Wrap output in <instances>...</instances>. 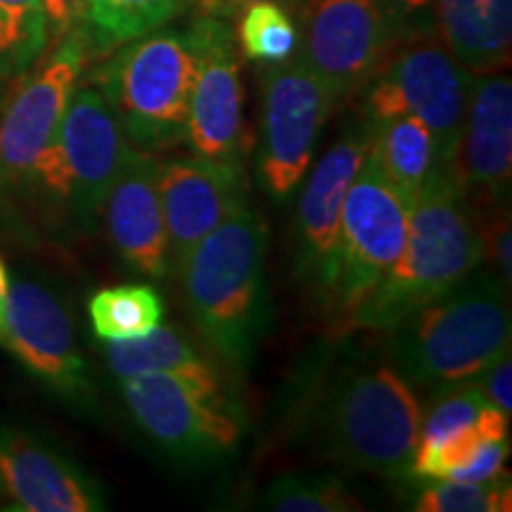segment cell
<instances>
[{
    "label": "cell",
    "mask_w": 512,
    "mask_h": 512,
    "mask_svg": "<svg viewBox=\"0 0 512 512\" xmlns=\"http://www.w3.org/2000/svg\"><path fill=\"white\" fill-rule=\"evenodd\" d=\"M368 147V121H351L302 181L294 219V278L320 306L328 299L335 273L344 197Z\"/></svg>",
    "instance_id": "7c38bea8"
},
{
    "label": "cell",
    "mask_w": 512,
    "mask_h": 512,
    "mask_svg": "<svg viewBox=\"0 0 512 512\" xmlns=\"http://www.w3.org/2000/svg\"><path fill=\"white\" fill-rule=\"evenodd\" d=\"M266 249V223L245 204L204 235L178 268L204 342L240 373L252 366L271 323Z\"/></svg>",
    "instance_id": "7a4b0ae2"
},
{
    "label": "cell",
    "mask_w": 512,
    "mask_h": 512,
    "mask_svg": "<svg viewBox=\"0 0 512 512\" xmlns=\"http://www.w3.org/2000/svg\"><path fill=\"white\" fill-rule=\"evenodd\" d=\"M157 190L169 238V264L176 273L204 235L247 204L242 162L209 159L195 152L157 162Z\"/></svg>",
    "instance_id": "2e32d148"
},
{
    "label": "cell",
    "mask_w": 512,
    "mask_h": 512,
    "mask_svg": "<svg viewBox=\"0 0 512 512\" xmlns=\"http://www.w3.org/2000/svg\"><path fill=\"white\" fill-rule=\"evenodd\" d=\"M510 418L494 406H486L475 422L460 427L430 453L413 458V479H446L453 470L470 463L486 441L508 439Z\"/></svg>",
    "instance_id": "4316f807"
},
{
    "label": "cell",
    "mask_w": 512,
    "mask_h": 512,
    "mask_svg": "<svg viewBox=\"0 0 512 512\" xmlns=\"http://www.w3.org/2000/svg\"><path fill=\"white\" fill-rule=\"evenodd\" d=\"M368 133V150L380 164L382 174L413 204L441 164L432 131L413 114H396L368 121Z\"/></svg>",
    "instance_id": "7402d4cb"
},
{
    "label": "cell",
    "mask_w": 512,
    "mask_h": 512,
    "mask_svg": "<svg viewBox=\"0 0 512 512\" xmlns=\"http://www.w3.org/2000/svg\"><path fill=\"white\" fill-rule=\"evenodd\" d=\"M456 166L465 190H475L496 207L508 200L512 178V83L508 76L486 72L472 81Z\"/></svg>",
    "instance_id": "d6986e66"
},
{
    "label": "cell",
    "mask_w": 512,
    "mask_h": 512,
    "mask_svg": "<svg viewBox=\"0 0 512 512\" xmlns=\"http://www.w3.org/2000/svg\"><path fill=\"white\" fill-rule=\"evenodd\" d=\"M299 55L342 105L401 38L380 0H297Z\"/></svg>",
    "instance_id": "30bf717a"
},
{
    "label": "cell",
    "mask_w": 512,
    "mask_h": 512,
    "mask_svg": "<svg viewBox=\"0 0 512 512\" xmlns=\"http://www.w3.org/2000/svg\"><path fill=\"white\" fill-rule=\"evenodd\" d=\"M408 219L411 202L389 183L368 150L344 197L335 273L323 304L332 337H342L349 318L401 256Z\"/></svg>",
    "instance_id": "52a82bcc"
},
{
    "label": "cell",
    "mask_w": 512,
    "mask_h": 512,
    "mask_svg": "<svg viewBox=\"0 0 512 512\" xmlns=\"http://www.w3.org/2000/svg\"><path fill=\"white\" fill-rule=\"evenodd\" d=\"M261 508L275 512H351L363 510L366 505L339 477L283 475L266 486Z\"/></svg>",
    "instance_id": "484cf974"
},
{
    "label": "cell",
    "mask_w": 512,
    "mask_h": 512,
    "mask_svg": "<svg viewBox=\"0 0 512 512\" xmlns=\"http://www.w3.org/2000/svg\"><path fill=\"white\" fill-rule=\"evenodd\" d=\"M190 5L195 0H88L83 34L91 53H110L166 27Z\"/></svg>",
    "instance_id": "603a6c76"
},
{
    "label": "cell",
    "mask_w": 512,
    "mask_h": 512,
    "mask_svg": "<svg viewBox=\"0 0 512 512\" xmlns=\"http://www.w3.org/2000/svg\"><path fill=\"white\" fill-rule=\"evenodd\" d=\"M510 453V439H494L486 441V444L479 448L477 456L470 460V463L453 470L446 479H453V482H489L494 479L498 472H503V463Z\"/></svg>",
    "instance_id": "d6a6232c"
},
{
    "label": "cell",
    "mask_w": 512,
    "mask_h": 512,
    "mask_svg": "<svg viewBox=\"0 0 512 512\" xmlns=\"http://www.w3.org/2000/svg\"><path fill=\"white\" fill-rule=\"evenodd\" d=\"M422 406L387 354L332 337L292 384L285 427L297 446L354 470L413 482Z\"/></svg>",
    "instance_id": "6da1fadb"
},
{
    "label": "cell",
    "mask_w": 512,
    "mask_h": 512,
    "mask_svg": "<svg viewBox=\"0 0 512 512\" xmlns=\"http://www.w3.org/2000/svg\"><path fill=\"white\" fill-rule=\"evenodd\" d=\"M48 24V41H60L86 22L88 0H41Z\"/></svg>",
    "instance_id": "e575fe53"
},
{
    "label": "cell",
    "mask_w": 512,
    "mask_h": 512,
    "mask_svg": "<svg viewBox=\"0 0 512 512\" xmlns=\"http://www.w3.org/2000/svg\"><path fill=\"white\" fill-rule=\"evenodd\" d=\"M88 318L95 337L105 342L143 337L164 323V299L145 283L105 287L88 302Z\"/></svg>",
    "instance_id": "cb8c5ba5"
},
{
    "label": "cell",
    "mask_w": 512,
    "mask_h": 512,
    "mask_svg": "<svg viewBox=\"0 0 512 512\" xmlns=\"http://www.w3.org/2000/svg\"><path fill=\"white\" fill-rule=\"evenodd\" d=\"M382 335L384 354L411 384L441 389L472 380L510 351L508 285L479 264Z\"/></svg>",
    "instance_id": "277c9868"
},
{
    "label": "cell",
    "mask_w": 512,
    "mask_h": 512,
    "mask_svg": "<svg viewBox=\"0 0 512 512\" xmlns=\"http://www.w3.org/2000/svg\"><path fill=\"white\" fill-rule=\"evenodd\" d=\"M195 48L188 29H157L117 48L95 74L138 150H174L188 138L190 95L195 83Z\"/></svg>",
    "instance_id": "5b68a950"
},
{
    "label": "cell",
    "mask_w": 512,
    "mask_h": 512,
    "mask_svg": "<svg viewBox=\"0 0 512 512\" xmlns=\"http://www.w3.org/2000/svg\"><path fill=\"white\" fill-rule=\"evenodd\" d=\"M413 510L418 512H510L512 486L508 472H498L489 482H453V479H427Z\"/></svg>",
    "instance_id": "f1b7e54d"
},
{
    "label": "cell",
    "mask_w": 512,
    "mask_h": 512,
    "mask_svg": "<svg viewBox=\"0 0 512 512\" xmlns=\"http://www.w3.org/2000/svg\"><path fill=\"white\" fill-rule=\"evenodd\" d=\"M157 162L152 152L131 147L102 202L114 252L128 268L155 280L169 273V238L157 190Z\"/></svg>",
    "instance_id": "e0dca14e"
},
{
    "label": "cell",
    "mask_w": 512,
    "mask_h": 512,
    "mask_svg": "<svg viewBox=\"0 0 512 512\" xmlns=\"http://www.w3.org/2000/svg\"><path fill=\"white\" fill-rule=\"evenodd\" d=\"M475 74L439 41L437 34L392 48L361 95V119L413 114L432 131L441 164H458L460 138Z\"/></svg>",
    "instance_id": "8992f818"
},
{
    "label": "cell",
    "mask_w": 512,
    "mask_h": 512,
    "mask_svg": "<svg viewBox=\"0 0 512 512\" xmlns=\"http://www.w3.org/2000/svg\"><path fill=\"white\" fill-rule=\"evenodd\" d=\"M486 406H491V403L475 380L434 389L432 406L427 408V415H422L420 420V439L415 456L434 451L448 434L475 422Z\"/></svg>",
    "instance_id": "f546056e"
},
{
    "label": "cell",
    "mask_w": 512,
    "mask_h": 512,
    "mask_svg": "<svg viewBox=\"0 0 512 512\" xmlns=\"http://www.w3.org/2000/svg\"><path fill=\"white\" fill-rule=\"evenodd\" d=\"M335 107L337 102L299 50L287 62L266 69L256 169L261 188L273 202L285 204L299 190Z\"/></svg>",
    "instance_id": "9c48e42d"
},
{
    "label": "cell",
    "mask_w": 512,
    "mask_h": 512,
    "mask_svg": "<svg viewBox=\"0 0 512 512\" xmlns=\"http://www.w3.org/2000/svg\"><path fill=\"white\" fill-rule=\"evenodd\" d=\"M238 43L247 60L266 64L287 62L299 50V27L292 12L283 5L264 3L247 5L238 17Z\"/></svg>",
    "instance_id": "d4e9b609"
},
{
    "label": "cell",
    "mask_w": 512,
    "mask_h": 512,
    "mask_svg": "<svg viewBox=\"0 0 512 512\" xmlns=\"http://www.w3.org/2000/svg\"><path fill=\"white\" fill-rule=\"evenodd\" d=\"M36 380L64 401L91 408L95 389L74 325L57 294L34 280L10 283L3 342Z\"/></svg>",
    "instance_id": "4fadbf2b"
},
{
    "label": "cell",
    "mask_w": 512,
    "mask_h": 512,
    "mask_svg": "<svg viewBox=\"0 0 512 512\" xmlns=\"http://www.w3.org/2000/svg\"><path fill=\"white\" fill-rule=\"evenodd\" d=\"M465 192L458 166L439 164L411 204L401 256L349 318L342 337L387 332L482 264V235Z\"/></svg>",
    "instance_id": "3957f363"
},
{
    "label": "cell",
    "mask_w": 512,
    "mask_h": 512,
    "mask_svg": "<svg viewBox=\"0 0 512 512\" xmlns=\"http://www.w3.org/2000/svg\"><path fill=\"white\" fill-rule=\"evenodd\" d=\"M254 3H264V0H195V5L200 8V15L221 17V19H228V22L238 17L247 5H254ZM271 3H278L290 12H294L297 0H271Z\"/></svg>",
    "instance_id": "d590c367"
},
{
    "label": "cell",
    "mask_w": 512,
    "mask_h": 512,
    "mask_svg": "<svg viewBox=\"0 0 512 512\" xmlns=\"http://www.w3.org/2000/svg\"><path fill=\"white\" fill-rule=\"evenodd\" d=\"M434 31L472 74L508 67L512 0H434Z\"/></svg>",
    "instance_id": "44dd1931"
},
{
    "label": "cell",
    "mask_w": 512,
    "mask_h": 512,
    "mask_svg": "<svg viewBox=\"0 0 512 512\" xmlns=\"http://www.w3.org/2000/svg\"><path fill=\"white\" fill-rule=\"evenodd\" d=\"M10 275L5 261L0 259V342H3V330H5V309H8V294H10Z\"/></svg>",
    "instance_id": "8d00e7d4"
},
{
    "label": "cell",
    "mask_w": 512,
    "mask_h": 512,
    "mask_svg": "<svg viewBox=\"0 0 512 512\" xmlns=\"http://www.w3.org/2000/svg\"><path fill=\"white\" fill-rule=\"evenodd\" d=\"M0 484L15 510L100 512L105 494L93 477L27 432L0 427Z\"/></svg>",
    "instance_id": "ac0fdd59"
},
{
    "label": "cell",
    "mask_w": 512,
    "mask_h": 512,
    "mask_svg": "<svg viewBox=\"0 0 512 512\" xmlns=\"http://www.w3.org/2000/svg\"><path fill=\"white\" fill-rule=\"evenodd\" d=\"M392 19L401 43L437 34L434 31V0H380Z\"/></svg>",
    "instance_id": "4dcf8cb0"
},
{
    "label": "cell",
    "mask_w": 512,
    "mask_h": 512,
    "mask_svg": "<svg viewBox=\"0 0 512 512\" xmlns=\"http://www.w3.org/2000/svg\"><path fill=\"white\" fill-rule=\"evenodd\" d=\"M102 354L119 380L140 373H164L188 384L204 401L228 408V411H238L209 358H204L188 339L164 325L143 337L105 342Z\"/></svg>",
    "instance_id": "ffe728a7"
},
{
    "label": "cell",
    "mask_w": 512,
    "mask_h": 512,
    "mask_svg": "<svg viewBox=\"0 0 512 512\" xmlns=\"http://www.w3.org/2000/svg\"><path fill=\"white\" fill-rule=\"evenodd\" d=\"M482 235V249L486 259H491V268L498 273V278L510 287L512 280V259H510V214L498 211V214L486 223V228L479 230Z\"/></svg>",
    "instance_id": "1f68e13d"
},
{
    "label": "cell",
    "mask_w": 512,
    "mask_h": 512,
    "mask_svg": "<svg viewBox=\"0 0 512 512\" xmlns=\"http://www.w3.org/2000/svg\"><path fill=\"white\" fill-rule=\"evenodd\" d=\"M131 147L100 88L76 86L55 138L36 159L29 181L67 202L76 219L91 228Z\"/></svg>",
    "instance_id": "ba28073f"
},
{
    "label": "cell",
    "mask_w": 512,
    "mask_h": 512,
    "mask_svg": "<svg viewBox=\"0 0 512 512\" xmlns=\"http://www.w3.org/2000/svg\"><path fill=\"white\" fill-rule=\"evenodd\" d=\"M88 53L86 34L76 29L60 38L53 55L12 91L0 112V174L29 181L79 86Z\"/></svg>",
    "instance_id": "9a60e30c"
},
{
    "label": "cell",
    "mask_w": 512,
    "mask_h": 512,
    "mask_svg": "<svg viewBox=\"0 0 512 512\" xmlns=\"http://www.w3.org/2000/svg\"><path fill=\"white\" fill-rule=\"evenodd\" d=\"M195 48L188 138L200 157L238 159L245 150V88L240 79L238 38L228 19L200 15L188 24Z\"/></svg>",
    "instance_id": "5bb4252c"
},
{
    "label": "cell",
    "mask_w": 512,
    "mask_h": 512,
    "mask_svg": "<svg viewBox=\"0 0 512 512\" xmlns=\"http://www.w3.org/2000/svg\"><path fill=\"white\" fill-rule=\"evenodd\" d=\"M121 396L140 430L178 463H214L240 444L238 411L204 401L176 377L164 373L121 377Z\"/></svg>",
    "instance_id": "8fae6325"
},
{
    "label": "cell",
    "mask_w": 512,
    "mask_h": 512,
    "mask_svg": "<svg viewBox=\"0 0 512 512\" xmlns=\"http://www.w3.org/2000/svg\"><path fill=\"white\" fill-rule=\"evenodd\" d=\"M482 394L489 399V403L498 411L510 418L512 415V361L510 351L496 358L489 368H484L477 377H472Z\"/></svg>",
    "instance_id": "836d02e7"
},
{
    "label": "cell",
    "mask_w": 512,
    "mask_h": 512,
    "mask_svg": "<svg viewBox=\"0 0 512 512\" xmlns=\"http://www.w3.org/2000/svg\"><path fill=\"white\" fill-rule=\"evenodd\" d=\"M48 46L41 0H0V74L31 67Z\"/></svg>",
    "instance_id": "83f0119b"
}]
</instances>
